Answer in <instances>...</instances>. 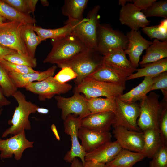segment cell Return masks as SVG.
<instances>
[{"label":"cell","instance_id":"cell-46","mask_svg":"<svg viewBox=\"0 0 167 167\" xmlns=\"http://www.w3.org/2000/svg\"><path fill=\"white\" fill-rule=\"evenodd\" d=\"M105 164L92 161H85L83 167H105Z\"/></svg>","mask_w":167,"mask_h":167},{"label":"cell","instance_id":"cell-11","mask_svg":"<svg viewBox=\"0 0 167 167\" xmlns=\"http://www.w3.org/2000/svg\"><path fill=\"white\" fill-rule=\"evenodd\" d=\"M81 119L74 115H69L64 120L65 133L69 135L71 141V147L66 154L64 160L71 163L75 158L79 157L84 164L85 162L86 152L83 148L78 140V131L80 127Z\"/></svg>","mask_w":167,"mask_h":167},{"label":"cell","instance_id":"cell-22","mask_svg":"<svg viewBox=\"0 0 167 167\" xmlns=\"http://www.w3.org/2000/svg\"><path fill=\"white\" fill-rule=\"evenodd\" d=\"M144 144L141 153L146 157L152 159L163 146L159 129L152 128L143 132Z\"/></svg>","mask_w":167,"mask_h":167},{"label":"cell","instance_id":"cell-14","mask_svg":"<svg viewBox=\"0 0 167 167\" xmlns=\"http://www.w3.org/2000/svg\"><path fill=\"white\" fill-rule=\"evenodd\" d=\"M113 133L116 141L122 149L141 152L144 144L143 132L128 130L124 127H114Z\"/></svg>","mask_w":167,"mask_h":167},{"label":"cell","instance_id":"cell-35","mask_svg":"<svg viewBox=\"0 0 167 167\" xmlns=\"http://www.w3.org/2000/svg\"><path fill=\"white\" fill-rule=\"evenodd\" d=\"M0 86L6 97L12 96L18 90L10 78L7 71L0 65Z\"/></svg>","mask_w":167,"mask_h":167},{"label":"cell","instance_id":"cell-27","mask_svg":"<svg viewBox=\"0 0 167 167\" xmlns=\"http://www.w3.org/2000/svg\"><path fill=\"white\" fill-rule=\"evenodd\" d=\"M145 158V155L141 152L122 149L112 161L105 165L108 167H132Z\"/></svg>","mask_w":167,"mask_h":167},{"label":"cell","instance_id":"cell-12","mask_svg":"<svg viewBox=\"0 0 167 167\" xmlns=\"http://www.w3.org/2000/svg\"><path fill=\"white\" fill-rule=\"evenodd\" d=\"M23 25L16 21L0 24V45L28 55L21 36Z\"/></svg>","mask_w":167,"mask_h":167},{"label":"cell","instance_id":"cell-1","mask_svg":"<svg viewBox=\"0 0 167 167\" xmlns=\"http://www.w3.org/2000/svg\"><path fill=\"white\" fill-rule=\"evenodd\" d=\"M51 43L52 49L43 61V63L61 64L90 49L72 33L58 39L52 40Z\"/></svg>","mask_w":167,"mask_h":167},{"label":"cell","instance_id":"cell-30","mask_svg":"<svg viewBox=\"0 0 167 167\" xmlns=\"http://www.w3.org/2000/svg\"><path fill=\"white\" fill-rule=\"evenodd\" d=\"M0 15L6 19L19 22L23 24H35L36 22L29 15L20 13L3 0H0Z\"/></svg>","mask_w":167,"mask_h":167},{"label":"cell","instance_id":"cell-10","mask_svg":"<svg viewBox=\"0 0 167 167\" xmlns=\"http://www.w3.org/2000/svg\"><path fill=\"white\" fill-rule=\"evenodd\" d=\"M54 98L57 101V107L62 111L61 118L63 120L72 114L78 116L81 119L91 114L88 108L85 98L80 94L75 87L74 94L71 97L67 98L56 95Z\"/></svg>","mask_w":167,"mask_h":167},{"label":"cell","instance_id":"cell-6","mask_svg":"<svg viewBox=\"0 0 167 167\" xmlns=\"http://www.w3.org/2000/svg\"><path fill=\"white\" fill-rule=\"evenodd\" d=\"M75 88L87 99L103 96L116 99L123 94L125 86L86 78Z\"/></svg>","mask_w":167,"mask_h":167},{"label":"cell","instance_id":"cell-56","mask_svg":"<svg viewBox=\"0 0 167 167\" xmlns=\"http://www.w3.org/2000/svg\"><path fill=\"white\" fill-rule=\"evenodd\" d=\"M105 167H108L105 165Z\"/></svg>","mask_w":167,"mask_h":167},{"label":"cell","instance_id":"cell-16","mask_svg":"<svg viewBox=\"0 0 167 167\" xmlns=\"http://www.w3.org/2000/svg\"><path fill=\"white\" fill-rule=\"evenodd\" d=\"M119 20L121 24L127 26L134 31H138L140 28L148 26L150 22L142 11L131 3L122 6Z\"/></svg>","mask_w":167,"mask_h":167},{"label":"cell","instance_id":"cell-8","mask_svg":"<svg viewBox=\"0 0 167 167\" xmlns=\"http://www.w3.org/2000/svg\"><path fill=\"white\" fill-rule=\"evenodd\" d=\"M72 88L71 84L58 82L53 76L30 83L24 88L27 91L37 95L38 99L41 101L51 99L56 95L66 93Z\"/></svg>","mask_w":167,"mask_h":167},{"label":"cell","instance_id":"cell-18","mask_svg":"<svg viewBox=\"0 0 167 167\" xmlns=\"http://www.w3.org/2000/svg\"><path fill=\"white\" fill-rule=\"evenodd\" d=\"M103 62L113 69L126 78L135 71V68L131 64L126 56L124 50H115L103 56Z\"/></svg>","mask_w":167,"mask_h":167},{"label":"cell","instance_id":"cell-20","mask_svg":"<svg viewBox=\"0 0 167 167\" xmlns=\"http://www.w3.org/2000/svg\"><path fill=\"white\" fill-rule=\"evenodd\" d=\"M122 149L115 141H110L90 152H86L85 161L106 164L112 161Z\"/></svg>","mask_w":167,"mask_h":167},{"label":"cell","instance_id":"cell-51","mask_svg":"<svg viewBox=\"0 0 167 167\" xmlns=\"http://www.w3.org/2000/svg\"><path fill=\"white\" fill-rule=\"evenodd\" d=\"M36 112L41 114H47L48 113L49 110L46 108H40L39 107L37 109Z\"/></svg>","mask_w":167,"mask_h":167},{"label":"cell","instance_id":"cell-54","mask_svg":"<svg viewBox=\"0 0 167 167\" xmlns=\"http://www.w3.org/2000/svg\"><path fill=\"white\" fill-rule=\"evenodd\" d=\"M6 19L0 15V24L5 22Z\"/></svg>","mask_w":167,"mask_h":167},{"label":"cell","instance_id":"cell-7","mask_svg":"<svg viewBox=\"0 0 167 167\" xmlns=\"http://www.w3.org/2000/svg\"><path fill=\"white\" fill-rule=\"evenodd\" d=\"M128 42L127 36L121 31L109 24H100L96 51L102 56L116 50H126Z\"/></svg>","mask_w":167,"mask_h":167},{"label":"cell","instance_id":"cell-28","mask_svg":"<svg viewBox=\"0 0 167 167\" xmlns=\"http://www.w3.org/2000/svg\"><path fill=\"white\" fill-rule=\"evenodd\" d=\"M88 0H65L62 8V14L67 17L69 21H79L84 18L83 13Z\"/></svg>","mask_w":167,"mask_h":167},{"label":"cell","instance_id":"cell-44","mask_svg":"<svg viewBox=\"0 0 167 167\" xmlns=\"http://www.w3.org/2000/svg\"><path fill=\"white\" fill-rule=\"evenodd\" d=\"M11 103V101L5 96L3 90L0 86V109L2 108L4 106L9 105Z\"/></svg>","mask_w":167,"mask_h":167},{"label":"cell","instance_id":"cell-36","mask_svg":"<svg viewBox=\"0 0 167 167\" xmlns=\"http://www.w3.org/2000/svg\"><path fill=\"white\" fill-rule=\"evenodd\" d=\"M167 101L161 102L162 109L159 122V131L163 145L167 146Z\"/></svg>","mask_w":167,"mask_h":167},{"label":"cell","instance_id":"cell-26","mask_svg":"<svg viewBox=\"0 0 167 167\" xmlns=\"http://www.w3.org/2000/svg\"><path fill=\"white\" fill-rule=\"evenodd\" d=\"M143 68L136 69L137 72L127 77L126 81L143 77H154L167 71V58L146 64L141 66Z\"/></svg>","mask_w":167,"mask_h":167},{"label":"cell","instance_id":"cell-48","mask_svg":"<svg viewBox=\"0 0 167 167\" xmlns=\"http://www.w3.org/2000/svg\"><path fill=\"white\" fill-rule=\"evenodd\" d=\"M38 2L37 0H28L29 7L31 13L34 14L36 5Z\"/></svg>","mask_w":167,"mask_h":167},{"label":"cell","instance_id":"cell-34","mask_svg":"<svg viewBox=\"0 0 167 167\" xmlns=\"http://www.w3.org/2000/svg\"><path fill=\"white\" fill-rule=\"evenodd\" d=\"M142 12L146 17L156 16L167 19V1H156L150 7Z\"/></svg>","mask_w":167,"mask_h":167},{"label":"cell","instance_id":"cell-49","mask_svg":"<svg viewBox=\"0 0 167 167\" xmlns=\"http://www.w3.org/2000/svg\"><path fill=\"white\" fill-rule=\"evenodd\" d=\"M70 167H83V164L77 158H74L71 163Z\"/></svg>","mask_w":167,"mask_h":167},{"label":"cell","instance_id":"cell-23","mask_svg":"<svg viewBox=\"0 0 167 167\" xmlns=\"http://www.w3.org/2000/svg\"><path fill=\"white\" fill-rule=\"evenodd\" d=\"M87 78L95 80L125 86L126 77L113 69L102 65Z\"/></svg>","mask_w":167,"mask_h":167},{"label":"cell","instance_id":"cell-41","mask_svg":"<svg viewBox=\"0 0 167 167\" xmlns=\"http://www.w3.org/2000/svg\"><path fill=\"white\" fill-rule=\"evenodd\" d=\"M143 32L151 40L156 39L162 41H167V33H163L159 30L158 25L146 26L143 28Z\"/></svg>","mask_w":167,"mask_h":167},{"label":"cell","instance_id":"cell-2","mask_svg":"<svg viewBox=\"0 0 167 167\" xmlns=\"http://www.w3.org/2000/svg\"><path fill=\"white\" fill-rule=\"evenodd\" d=\"M100 8L97 5L90 10L87 18L78 21H69L72 27V34L77 37L90 49L96 51L99 28L100 24L99 12Z\"/></svg>","mask_w":167,"mask_h":167},{"label":"cell","instance_id":"cell-3","mask_svg":"<svg viewBox=\"0 0 167 167\" xmlns=\"http://www.w3.org/2000/svg\"><path fill=\"white\" fill-rule=\"evenodd\" d=\"M18 103L15 107L12 118L8 121L9 125H11L2 133V138H5L9 135H15L25 130L31 129L29 119L30 115L36 112L39 106L30 101H27L25 95L17 90L12 95Z\"/></svg>","mask_w":167,"mask_h":167},{"label":"cell","instance_id":"cell-17","mask_svg":"<svg viewBox=\"0 0 167 167\" xmlns=\"http://www.w3.org/2000/svg\"><path fill=\"white\" fill-rule=\"evenodd\" d=\"M78 137L84 151L89 152L111 141L112 136L109 131H100L80 127Z\"/></svg>","mask_w":167,"mask_h":167},{"label":"cell","instance_id":"cell-39","mask_svg":"<svg viewBox=\"0 0 167 167\" xmlns=\"http://www.w3.org/2000/svg\"><path fill=\"white\" fill-rule=\"evenodd\" d=\"M157 89H161L164 96L163 99L167 100V71L160 74L152 85L150 92Z\"/></svg>","mask_w":167,"mask_h":167},{"label":"cell","instance_id":"cell-24","mask_svg":"<svg viewBox=\"0 0 167 167\" xmlns=\"http://www.w3.org/2000/svg\"><path fill=\"white\" fill-rule=\"evenodd\" d=\"M157 76L144 77V79L139 85L128 92L123 94L118 98L128 104L133 103L141 100L150 92V88L156 80Z\"/></svg>","mask_w":167,"mask_h":167},{"label":"cell","instance_id":"cell-55","mask_svg":"<svg viewBox=\"0 0 167 167\" xmlns=\"http://www.w3.org/2000/svg\"><path fill=\"white\" fill-rule=\"evenodd\" d=\"M3 110V108H1L0 109V117L2 113Z\"/></svg>","mask_w":167,"mask_h":167},{"label":"cell","instance_id":"cell-33","mask_svg":"<svg viewBox=\"0 0 167 167\" xmlns=\"http://www.w3.org/2000/svg\"><path fill=\"white\" fill-rule=\"evenodd\" d=\"M4 59L12 63L27 66L32 68L36 67L37 65L36 58L16 51L6 56Z\"/></svg>","mask_w":167,"mask_h":167},{"label":"cell","instance_id":"cell-21","mask_svg":"<svg viewBox=\"0 0 167 167\" xmlns=\"http://www.w3.org/2000/svg\"><path fill=\"white\" fill-rule=\"evenodd\" d=\"M57 68L55 65L52 66L47 70L27 74H21L14 72H7L11 80L17 88H24L28 84L42 81L47 78L53 76Z\"/></svg>","mask_w":167,"mask_h":167},{"label":"cell","instance_id":"cell-42","mask_svg":"<svg viewBox=\"0 0 167 167\" xmlns=\"http://www.w3.org/2000/svg\"><path fill=\"white\" fill-rule=\"evenodd\" d=\"M3 0L20 13L27 15H29L31 13L29 7L28 0Z\"/></svg>","mask_w":167,"mask_h":167},{"label":"cell","instance_id":"cell-31","mask_svg":"<svg viewBox=\"0 0 167 167\" xmlns=\"http://www.w3.org/2000/svg\"><path fill=\"white\" fill-rule=\"evenodd\" d=\"M116 99L100 97L86 98L88 108L91 114L107 111L113 112L116 107Z\"/></svg>","mask_w":167,"mask_h":167},{"label":"cell","instance_id":"cell-47","mask_svg":"<svg viewBox=\"0 0 167 167\" xmlns=\"http://www.w3.org/2000/svg\"><path fill=\"white\" fill-rule=\"evenodd\" d=\"M159 31L163 33H167V19H164L158 25Z\"/></svg>","mask_w":167,"mask_h":167},{"label":"cell","instance_id":"cell-53","mask_svg":"<svg viewBox=\"0 0 167 167\" xmlns=\"http://www.w3.org/2000/svg\"><path fill=\"white\" fill-rule=\"evenodd\" d=\"M40 2L41 4L44 6H48L49 5V2L47 0H41Z\"/></svg>","mask_w":167,"mask_h":167},{"label":"cell","instance_id":"cell-32","mask_svg":"<svg viewBox=\"0 0 167 167\" xmlns=\"http://www.w3.org/2000/svg\"><path fill=\"white\" fill-rule=\"evenodd\" d=\"M65 24L63 27L54 29H45L35 25L34 29L41 41L48 39L55 40L72 33L71 25L68 23H65Z\"/></svg>","mask_w":167,"mask_h":167},{"label":"cell","instance_id":"cell-45","mask_svg":"<svg viewBox=\"0 0 167 167\" xmlns=\"http://www.w3.org/2000/svg\"><path fill=\"white\" fill-rule=\"evenodd\" d=\"M15 50L0 45V60L4 59L6 55L14 52Z\"/></svg>","mask_w":167,"mask_h":167},{"label":"cell","instance_id":"cell-52","mask_svg":"<svg viewBox=\"0 0 167 167\" xmlns=\"http://www.w3.org/2000/svg\"><path fill=\"white\" fill-rule=\"evenodd\" d=\"M132 2V0H119L118 1V4L121 6H122L125 5L127 3V2Z\"/></svg>","mask_w":167,"mask_h":167},{"label":"cell","instance_id":"cell-43","mask_svg":"<svg viewBox=\"0 0 167 167\" xmlns=\"http://www.w3.org/2000/svg\"><path fill=\"white\" fill-rule=\"evenodd\" d=\"M156 0H133V4L140 11H144L150 7Z\"/></svg>","mask_w":167,"mask_h":167},{"label":"cell","instance_id":"cell-29","mask_svg":"<svg viewBox=\"0 0 167 167\" xmlns=\"http://www.w3.org/2000/svg\"><path fill=\"white\" fill-rule=\"evenodd\" d=\"M35 24H23L21 30V36L28 54L35 57L38 45L41 42L39 37L34 29Z\"/></svg>","mask_w":167,"mask_h":167},{"label":"cell","instance_id":"cell-25","mask_svg":"<svg viewBox=\"0 0 167 167\" xmlns=\"http://www.w3.org/2000/svg\"><path fill=\"white\" fill-rule=\"evenodd\" d=\"M167 41H162L154 39L146 49V53L139 62L141 66L167 58Z\"/></svg>","mask_w":167,"mask_h":167},{"label":"cell","instance_id":"cell-13","mask_svg":"<svg viewBox=\"0 0 167 167\" xmlns=\"http://www.w3.org/2000/svg\"><path fill=\"white\" fill-rule=\"evenodd\" d=\"M34 142L26 138L25 131L5 139L0 138V158L1 159L11 158L20 160L24 151L33 147Z\"/></svg>","mask_w":167,"mask_h":167},{"label":"cell","instance_id":"cell-15","mask_svg":"<svg viewBox=\"0 0 167 167\" xmlns=\"http://www.w3.org/2000/svg\"><path fill=\"white\" fill-rule=\"evenodd\" d=\"M126 36L128 42L127 48L124 51L125 54L128 55L129 60L132 65L136 68L138 67L140 57L143 52L152 42L144 38L139 30H131L127 33Z\"/></svg>","mask_w":167,"mask_h":167},{"label":"cell","instance_id":"cell-38","mask_svg":"<svg viewBox=\"0 0 167 167\" xmlns=\"http://www.w3.org/2000/svg\"><path fill=\"white\" fill-rule=\"evenodd\" d=\"M152 159L149 167H167V146L163 145Z\"/></svg>","mask_w":167,"mask_h":167},{"label":"cell","instance_id":"cell-4","mask_svg":"<svg viewBox=\"0 0 167 167\" xmlns=\"http://www.w3.org/2000/svg\"><path fill=\"white\" fill-rule=\"evenodd\" d=\"M95 50L89 49L71 60L57 66L62 68L68 67L77 74L75 83L79 84L102 64L103 56Z\"/></svg>","mask_w":167,"mask_h":167},{"label":"cell","instance_id":"cell-5","mask_svg":"<svg viewBox=\"0 0 167 167\" xmlns=\"http://www.w3.org/2000/svg\"><path fill=\"white\" fill-rule=\"evenodd\" d=\"M159 97V95L152 92L141 100L140 114L137 124L143 131L152 128H159L162 109Z\"/></svg>","mask_w":167,"mask_h":167},{"label":"cell","instance_id":"cell-40","mask_svg":"<svg viewBox=\"0 0 167 167\" xmlns=\"http://www.w3.org/2000/svg\"><path fill=\"white\" fill-rule=\"evenodd\" d=\"M77 76L76 73L71 68L64 67L54 77L56 80L61 83H66Z\"/></svg>","mask_w":167,"mask_h":167},{"label":"cell","instance_id":"cell-19","mask_svg":"<svg viewBox=\"0 0 167 167\" xmlns=\"http://www.w3.org/2000/svg\"><path fill=\"white\" fill-rule=\"evenodd\" d=\"M114 118V114L112 111L91 113L81 119L80 127L100 131H109Z\"/></svg>","mask_w":167,"mask_h":167},{"label":"cell","instance_id":"cell-37","mask_svg":"<svg viewBox=\"0 0 167 167\" xmlns=\"http://www.w3.org/2000/svg\"><path fill=\"white\" fill-rule=\"evenodd\" d=\"M0 65L7 72L27 74L36 72L38 71L34 70L29 67L12 63L4 59L0 60Z\"/></svg>","mask_w":167,"mask_h":167},{"label":"cell","instance_id":"cell-50","mask_svg":"<svg viewBox=\"0 0 167 167\" xmlns=\"http://www.w3.org/2000/svg\"><path fill=\"white\" fill-rule=\"evenodd\" d=\"M51 129L56 139L59 141L60 137L58 134L56 126L54 124H53L51 126Z\"/></svg>","mask_w":167,"mask_h":167},{"label":"cell","instance_id":"cell-9","mask_svg":"<svg viewBox=\"0 0 167 167\" xmlns=\"http://www.w3.org/2000/svg\"><path fill=\"white\" fill-rule=\"evenodd\" d=\"M116 103L112 126H121L130 130L140 131L137 124V119L140 114L139 105L135 103H126L118 98L116 99Z\"/></svg>","mask_w":167,"mask_h":167}]
</instances>
